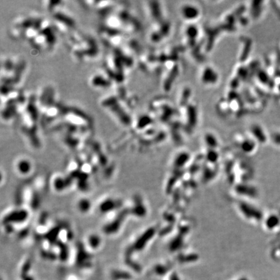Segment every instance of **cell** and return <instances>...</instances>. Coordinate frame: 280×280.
Returning <instances> with one entry per match:
<instances>
[{
  "label": "cell",
  "mask_w": 280,
  "mask_h": 280,
  "mask_svg": "<svg viewBox=\"0 0 280 280\" xmlns=\"http://www.w3.org/2000/svg\"><path fill=\"white\" fill-rule=\"evenodd\" d=\"M0 116L5 125L17 123L19 115L26 103L27 94L22 88H12L1 86Z\"/></svg>",
  "instance_id": "8992f818"
},
{
  "label": "cell",
  "mask_w": 280,
  "mask_h": 280,
  "mask_svg": "<svg viewBox=\"0 0 280 280\" xmlns=\"http://www.w3.org/2000/svg\"><path fill=\"white\" fill-rule=\"evenodd\" d=\"M89 83L93 89L97 90L112 89L115 86L112 78L102 67L94 71V73L90 76Z\"/></svg>",
  "instance_id": "52a82bcc"
},
{
  "label": "cell",
  "mask_w": 280,
  "mask_h": 280,
  "mask_svg": "<svg viewBox=\"0 0 280 280\" xmlns=\"http://www.w3.org/2000/svg\"><path fill=\"white\" fill-rule=\"evenodd\" d=\"M16 123L22 136L28 142L34 146H38L39 144L38 130L41 128V125L35 94H27L26 103Z\"/></svg>",
  "instance_id": "7a4b0ae2"
},
{
  "label": "cell",
  "mask_w": 280,
  "mask_h": 280,
  "mask_svg": "<svg viewBox=\"0 0 280 280\" xmlns=\"http://www.w3.org/2000/svg\"><path fill=\"white\" fill-rule=\"evenodd\" d=\"M127 91L121 85L114 87L110 92L101 97V107L121 125H127L131 119L128 112Z\"/></svg>",
  "instance_id": "277c9868"
},
{
  "label": "cell",
  "mask_w": 280,
  "mask_h": 280,
  "mask_svg": "<svg viewBox=\"0 0 280 280\" xmlns=\"http://www.w3.org/2000/svg\"><path fill=\"white\" fill-rule=\"evenodd\" d=\"M42 7L46 15L55 27L59 36L64 38L70 34L78 29L76 19L69 8L62 1L42 2Z\"/></svg>",
  "instance_id": "3957f363"
},
{
  "label": "cell",
  "mask_w": 280,
  "mask_h": 280,
  "mask_svg": "<svg viewBox=\"0 0 280 280\" xmlns=\"http://www.w3.org/2000/svg\"><path fill=\"white\" fill-rule=\"evenodd\" d=\"M28 64L23 56L5 55L1 57V86L22 88L26 76Z\"/></svg>",
  "instance_id": "5b68a950"
},
{
  "label": "cell",
  "mask_w": 280,
  "mask_h": 280,
  "mask_svg": "<svg viewBox=\"0 0 280 280\" xmlns=\"http://www.w3.org/2000/svg\"><path fill=\"white\" fill-rule=\"evenodd\" d=\"M64 39L71 56L77 62L89 63L99 56V42L89 33L78 29Z\"/></svg>",
  "instance_id": "6da1fadb"
}]
</instances>
